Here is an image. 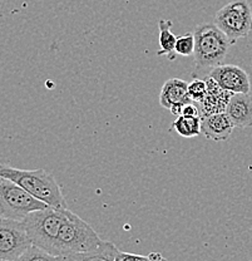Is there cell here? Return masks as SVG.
<instances>
[{
  "label": "cell",
  "mask_w": 252,
  "mask_h": 261,
  "mask_svg": "<svg viewBox=\"0 0 252 261\" xmlns=\"http://www.w3.org/2000/svg\"><path fill=\"white\" fill-rule=\"evenodd\" d=\"M201 123L202 117H185L178 116L176 121L172 123V128L180 136L185 138L197 137L201 135Z\"/></svg>",
  "instance_id": "15"
},
{
  "label": "cell",
  "mask_w": 252,
  "mask_h": 261,
  "mask_svg": "<svg viewBox=\"0 0 252 261\" xmlns=\"http://www.w3.org/2000/svg\"><path fill=\"white\" fill-rule=\"evenodd\" d=\"M15 261H58L55 255L32 245Z\"/></svg>",
  "instance_id": "16"
},
{
  "label": "cell",
  "mask_w": 252,
  "mask_h": 261,
  "mask_svg": "<svg viewBox=\"0 0 252 261\" xmlns=\"http://www.w3.org/2000/svg\"><path fill=\"white\" fill-rule=\"evenodd\" d=\"M68 208H55L48 206L33 211L23 220L32 244L54 255L59 230L67 219Z\"/></svg>",
  "instance_id": "3"
},
{
  "label": "cell",
  "mask_w": 252,
  "mask_h": 261,
  "mask_svg": "<svg viewBox=\"0 0 252 261\" xmlns=\"http://www.w3.org/2000/svg\"><path fill=\"white\" fill-rule=\"evenodd\" d=\"M146 261H167V259H166V257L162 256V255L159 254V252L152 251L151 254L148 255L147 260H146Z\"/></svg>",
  "instance_id": "21"
},
{
  "label": "cell",
  "mask_w": 252,
  "mask_h": 261,
  "mask_svg": "<svg viewBox=\"0 0 252 261\" xmlns=\"http://www.w3.org/2000/svg\"><path fill=\"white\" fill-rule=\"evenodd\" d=\"M118 249L110 241H102L98 247L88 251L58 255V261H116Z\"/></svg>",
  "instance_id": "13"
},
{
  "label": "cell",
  "mask_w": 252,
  "mask_h": 261,
  "mask_svg": "<svg viewBox=\"0 0 252 261\" xmlns=\"http://www.w3.org/2000/svg\"><path fill=\"white\" fill-rule=\"evenodd\" d=\"M194 35L193 33H187L185 35L177 37L176 42V54L183 57H189L194 53Z\"/></svg>",
  "instance_id": "17"
},
{
  "label": "cell",
  "mask_w": 252,
  "mask_h": 261,
  "mask_svg": "<svg viewBox=\"0 0 252 261\" xmlns=\"http://www.w3.org/2000/svg\"><path fill=\"white\" fill-rule=\"evenodd\" d=\"M0 261H7V260H2V259H0Z\"/></svg>",
  "instance_id": "22"
},
{
  "label": "cell",
  "mask_w": 252,
  "mask_h": 261,
  "mask_svg": "<svg viewBox=\"0 0 252 261\" xmlns=\"http://www.w3.org/2000/svg\"><path fill=\"white\" fill-rule=\"evenodd\" d=\"M192 102L188 96V83L180 78H171L166 81L159 93V105L171 110L173 106L180 103Z\"/></svg>",
  "instance_id": "12"
},
{
  "label": "cell",
  "mask_w": 252,
  "mask_h": 261,
  "mask_svg": "<svg viewBox=\"0 0 252 261\" xmlns=\"http://www.w3.org/2000/svg\"><path fill=\"white\" fill-rule=\"evenodd\" d=\"M0 177L15 182L25 191L48 206L55 208H68L66 197L55 177L48 171L20 170L8 165H0Z\"/></svg>",
  "instance_id": "1"
},
{
  "label": "cell",
  "mask_w": 252,
  "mask_h": 261,
  "mask_svg": "<svg viewBox=\"0 0 252 261\" xmlns=\"http://www.w3.org/2000/svg\"><path fill=\"white\" fill-rule=\"evenodd\" d=\"M181 116H185V117H199L201 116V111L199 110L196 105L193 102H189L183 107L182 110V114Z\"/></svg>",
  "instance_id": "20"
},
{
  "label": "cell",
  "mask_w": 252,
  "mask_h": 261,
  "mask_svg": "<svg viewBox=\"0 0 252 261\" xmlns=\"http://www.w3.org/2000/svg\"><path fill=\"white\" fill-rule=\"evenodd\" d=\"M207 93V83L205 80H194L188 83V96L193 102H201Z\"/></svg>",
  "instance_id": "18"
},
{
  "label": "cell",
  "mask_w": 252,
  "mask_h": 261,
  "mask_svg": "<svg viewBox=\"0 0 252 261\" xmlns=\"http://www.w3.org/2000/svg\"><path fill=\"white\" fill-rule=\"evenodd\" d=\"M148 256H142V255L129 254V252H124L118 250L117 255H116V261H146Z\"/></svg>",
  "instance_id": "19"
},
{
  "label": "cell",
  "mask_w": 252,
  "mask_h": 261,
  "mask_svg": "<svg viewBox=\"0 0 252 261\" xmlns=\"http://www.w3.org/2000/svg\"><path fill=\"white\" fill-rule=\"evenodd\" d=\"M205 81L207 83V93L200 102V105H201V117L208 116V114L226 112L227 105H229L234 93L222 89L217 84V82L211 78L210 75Z\"/></svg>",
  "instance_id": "10"
},
{
  "label": "cell",
  "mask_w": 252,
  "mask_h": 261,
  "mask_svg": "<svg viewBox=\"0 0 252 261\" xmlns=\"http://www.w3.org/2000/svg\"><path fill=\"white\" fill-rule=\"evenodd\" d=\"M213 23L227 35L232 44L252 31V9L247 0H234L216 13Z\"/></svg>",
  "instance_id": "6"
},
{
  "label": "cell",
  "mask_w": 252,
  "mask_h": 261,
  "mask_svg": "<svg viewBox=\"0 0 252 261\" xmlns=\"http://www.w3.org/2000/svg\"><path fill=\"white\" fill-rule=\"evenodd\" d=\"M32 245L23 221L0 217V259L15 261Z\"/></svg>",
  "instance_id": "7"
},
{
  "label": "cell",
  "mask_w": 252,
  "mask_h": 261,
  "mask_svg": "<svg viewBox=\"0 0 252 261\" xmlns=\"http://www.w3.org/2000/svg\"><path fill=\"white\" fill-rule=\"evenodd\" d=\"M0 217H2V215H0Z\"/></svg>",
  "instance_id": "23"
},
{
  "label": "cell",
  "mask_w": 252,
  "mask_h": 261,
  "mask_svg": "<svg viewBox=\"0 0 252 261\" xmlns=\"http://www.w3.org/2000/svg\"><path fill=\"white\" fill-rule=\"evenodd\" d=\"M102 239L84 220L68 208L67 219L59 230L54 255L88 251L98 247Z\"/></svg>",
  "instance_id": "4"
},
{
  "label": "cell",
  "mask_w": 252,
  "mask_h": 261,
  "mask_svg": "<svg viewBox=\"0 0 252 261\" xmlns=\"http://www.w3.org/2000/svg\"><path fill=\"white\" fill-rule=\"evenodd\" d=\"M48 207L28 191L10 179L0 177V215L7 219L23 221L33 211Z\"/></svg>",
  "instance_id": "5"
},
{
  "label": "cell",
  "mask_w": 252,
  "mask_h": 261,
  "mask_svg": "<svg viewBox=\"0 0 252 261\" xmlns=\"http://www.w3.org/2000/svg\"><path fill=\"white\" fill-rule=\"evenodd\" d=\"M194 35V64L196 72H206L222 64L226 58L231 40L215 23L197 25Z\"/></svg>",
  "instance_id": "2"
},
{
  "label": "cell",
  "mask_w": 252,
  "mask_h": 261,
  "mask_svg": "<svg viewBox=\"0 0 252 261\" xmlns=\"http://www.w3.org/2000/svg\"><path fill=\"white\" fill-rule=\"evenodd\" d=\"M226 113L240 128L252 127V96L250 93H234L226 107Z\"/></svg>",
  "instance_id": "11"
},
{
  "label": "cell",
  "mask_w": 252,
  "mask_h": 261,
  "mask_svg": "<svg viewBox=\"0 0 252 261\" xmlns=\"http://www.w3.org/2000/svg\"><path fill=\"white\" fill-rule=\"evenodd\" d=\"M213 78L222 89L231 93H250V77L242 68L235 64H221L210 70Z\"/></svg>",
  "instance_id": "8"
},
{
  "label": "cell",
  "mask_w": 252,
  "mask_h": 261,
  "mask_svg": "<svg viewBox=\"0 0 252 261\" xmlns=\"http://www.w3.org/2000/svg\"><path fill=\"white\" fill-rule=\"evenodd\" d=\"M234 128L235 124L232 123L226 112L202 117L201 133L210 141H215V142L227 141L231 137Z\"/></svg>",
  "instance_id": "9"
},
{
  "label": "cell",
  "mask_w": 252,
  "mask_h": 261,
  "mask_svg": "<svg viewBox=\"0 0 252 261\" xmlns=\"http://www.w3.org/2000/svg\"><path fill=\"white\" fill-rule=\"evenodd\" d=\"M159 28V50L157 51L158 56H167L170 61L175 59L173 53H176V42H177V37L173 34L171 28H172V21L166 20V19H161L158 21Z\"/></svg>",
  "instance_id": "14"
}]
</instances>
